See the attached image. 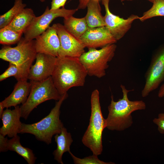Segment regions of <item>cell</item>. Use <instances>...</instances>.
<instances>
[{
	"mask_svg": "<svg viewBox=\"0 0 164 164\" xmlns=\"http://www.w3.org/2000/svg\"><path fill=\"white\" fill-rule=\"evenodd\" d=\"M87 75L79 57L65 56L57 57L51 77L61 95L71 87L83 86Z\"/></svg>",
	"mask_w": 164,
	"mask_h": 164,
	"instance_id": "obj_1",
	"label": "cell"
},
{
	"mask_svg": "<svg viewBox=\"0 0 164 164\" xmlns=\"http://www.w3.org/2000/svg\"><path fill=\"white\" fill-rule=\"evenodd\" d=\"M120 87L123 93L122 98L115 101L112 95L111 103L108 107L106 128L111 131H122L129 128L133 123L132 113L146 108V104L143 101H131L128 99V93L134 89L128 90L122 84Z\"/></svg>",
	"mask_w": 164,
	"mask_h": 164,
	"instance_id": "obj_2",
	"label": "cell"
},
{
	"mask_svg": "<svg viewBox=\"0 0 164 164\" xmlns=\"http://www.w3.org/2000/svg\"><path fill=\"white\" fill-rule=\"evenodd\" d=\"M68 96L67 93L61 95L50 113L39 121L32 124L22 123L19 133H29L34 135L38 140L49 145L51 143L53 136L60 134L63 126L60 119V108L63 101Z\"/></svg>",
	"mask_w": 164,
	"mask_h": 164,
	"instance_id": "obj_3",
	"label": "cell"
},
{
	"mask_svg": "<svg viewBox=\"0 0 164 164\" xmlns=\"http://www.w3.org/2000/svg\"><path fill=\"white\" fill-rule=\"evenodd\" d=\"M91 115L88 127L82 139L83 144L93 154L98 155L103 151L102 134L106 127V119L103 116L100 106L99 92L97 89L92 93Z\"/></svg>",
	"mask_w": 164,
	"mask_h": 164,
	"instance_id": "obj_4",
	"label": "cell"
},
{
	"mask_svg": "<svg viewBox=\"0 0 164 164\" xmlns=\"http://www.w3.org/2000/svg\"><path fill=\"white\" fill-rule=\"evenodd\" d=\"M117 46L114 44L108 45L100 50L88 48V51L79 57L90 76L99 78L106 75V70L108 67V62L114 56Z\"/></svg>",
	"mask_w": 164,
	"mask_h": 164,
	"instance_id": "obj_5",
	"label": "cell"
},
{
	"mask_svg": "<svg viewBox=\"0 0 164 164\" xmlns=\"http://www.w3.org/2000/svg\"><path fill=\"white\" fill-rule=\"evenodd\" d=\"M30 82L32 85L28 99L20 107L21 117L25 120L40 104L50 100L58 101L61 96L56 88L51 76L42 81Z\"/></svg>",
	"mask_w": 164,
	"mask_h": 164,
	"instance_id": "obj_6",
	"label": "cell"
},
{
	"mask_svg": "<svg viewBox=\"0 0 164 164\" xmlns=\"http://www.w3.org/2000/svg\"><path fill=\"white\" fill-rule=\"evenodd\" d=\"M37 53L35 40L22 37L16 46L2 47L0 50V58L19 67H31Z\"/></svg>",
	"mask_w": 164,
	"mask_h": 164,
	"instance_id": "obj_7",
	"label": "cell"
},
{
	"mask_svg": "<svg viewBox=\"0 0 164 164\" xmlns=\"http://www.w3.org/2000/svg\"><path fill=\"white\" fill-rule=\"evenodd\" d=\"M144 77L145 84L141 91L143 97L158 88L164 80V43L153 53Z\"/></svg>",
	"mask_w": 164,
	"mask_h": 164,
	"instance_id": "obj_8",
	"label": "cell"
},
{
	"mask_svg": "<svg viewBox=\"0 0 164 164\" xmlns=\"http://www.w3.org/2000/svg\"><path fill=\"white\" fill-rule=\"evenodd\" d=\"M77 9H68L63 7L55 10L50 9L47 6L44 12L41 15L36 17L32 23L23 33L27 40H32L45 32L50 26L52 22L58 17L64 19L68 18L75 14Z\"/></svg>",
	"mask_w": 164,
	"mask_h": 164,
	"instance_id": "obj_9",
	"label": "cell"
},
{
	"mask_svg": "<svg viewBox=\"0 0 164 164\" xmlns=\"http://www.w3.org/2000/svg\"><path fill=\"white\" fill-rule=\"evenodd\" d=\"M105 8V14L104 16L105 26L117 41L122 38L131 28L133 22L139 19V17L132 15L127 19L120 18L113 14L109 7V0H101Z\"/></svg>",
	"mask_w": 164,
	"mask_h": 164,
	"instance_id": "obj_10",
	"label": "cell"
},
{
	"mask_svg": "<svg viewBox=\"0 0 164 164\" xmlns=\"http://www.w3.org/2000/svg\"><path fill=\"white\" fill-rule=\"evenodd\" d=\"M56 25L60 42L59 57H79L85 52V47L80 39L69 32L64 25L59 23H56Z\"/></svg>",
	"mask_w": 164,
	"mask_h": 164,
	"instance_id": "obj_11",
	"label": "cell"
},
{
	"mask_svg": "<svg viewBox=\"0 0 164 164\" xmlns=\"http://www.w3.org/2000/svg\"><path fill=\"white\" fill-rule=\"evenodd\" d=\"M57 57L45 53H37L36 62L29 70L28 79L30 81H39L51 76Z\"/></svg>",
	"mask_w": 164,
	"mask_h": 164,
	"instance_id": "obj_12",
	"label": "cell"
},
{
	"mask_svg": "<svg viewBox=\"0 0 164 164\" xmlns=\"http://www.w3.org/2000/svg\"><path fill=\"white\" fill-rule=\"evenodd\" d=\"M37 53H43L56 57L59 56L60 42L57 33L56 24L50 26L35 40Z\"/></svg>",
	"mask_w": 164,
	"mask_h": 164,
	"instance_id": "obj_13",
	"label": "cell"
},
{
	"mask_svg": "<svg viewBox=\"0 0 164 164\" xmlns=\"http://www.w3.org/2000/svg\"><path fill=\"white\" fill-rule=\"evenodd\" d=\"M79 39L84 46L88 48H102L117 42L105 26L88 27Z\"/></svg>",
	"mask_w": 164,
	"mask_h": 164,
	"instance_id": "obj_14",
	"label": "cell"
},
{
	"mask_svg": "<svg viewBox=\"0 0 164 164\" xmlns=\"http://www.w3.org/2000/svg\"><path fill=\"white\" fill-rule=\"evenodd\" d=\"M20 117L21 111L19 106L12 110L6 108L4 110L1 118L3 125L0 128V134L12 138L17 135L22 124Z\"/></svg>",
	"mask_w": 164,
	"mask_h": 164,
	"instance_id": "obj_15",
	"label": "cell"
},
{
	"mask_svg": "<svg viewBox=\"0 0 164 164\" xmlns=\"http://www.w3.org/2000/svg\"><path fill=\"white\" fill-rule=\"evenodd\" d=\"M28 80L24 79L17 81L12 93L1 101L5 108L15 107L25 103L30 93L32 85L31 82L27 81Z\"/></svg>",
	"mask_w": 164,
	"mask_h": 164,
	"instance_id": "obj_16",
	"label": "cell"
},
{
	"mask_svg": "<svg viewBox=\"0 0 164 164\" xmlns=\"http://www.w3.org/2000/svg\"><path fill=\"white\" fill-rule=\"evenodd\" d=\"M54 138L57 144L56 149L53 152L54 159L58 163L63 164L62 160L63 154L66 152L69 153L70 152V147L73 142L71 134L63 127L61 133L55 135Z\"/></svg>",
	"mask_w": 164,
	"mask_h": 164,
	"instance_id": "obj_17",
	"label": "cell"
},
{
	"mask_svg": "<svg viewBox=\"0 0 164 164\" xmlns=\"http://www.w3.org/2000/svg\"><path fill=\"white\" fill-rule=\"evenodd\" d=\"M36 17L34 11L31 8H25L4 28L23 33Z\"/></svg>",
	"mask_w": 164,
	"mask_h": 164,
	"instance_id": "obj_18",
	"label": "cell"
},
{
	"mask_svg": "<svg viewBox=\"0 0 164 164\" xmlns=\"http://www.w3.org/2000/svg\"><path fill=\"white\" fill-rule=\"evenodd\" d=\"M87 7V11L85 17L88 27L92 28L105 26L99 0H90Z\"/></svg>",
	"mask_w": 164,
	"mask_h": 164,
	"instance_id": "obj_19",
	"label": "cell"
},
{
	"mask_svg": "<svg viewBox=\"0 0 164 164\" xmlns=\"http://www.w3.org/2000/svg\"><path fill=\"white\" fill-rule=\"evenodd\" d=\"M7 149L8 150L15 152L23 157L29 164L35 163L37 158L35 156L32 150L21 145L20 137L17 135L8 140Z\"/></svg>",
	"mask_w": 164,
	"mask_h": 164,
	"instance_id": "obj_20",
	"label": "cell"
},
{
	"mask_svg": "<svg viewBox=\"0 0 164 164\" xmlns=\"http://www.w3.org/2000/svg\"><path fill=\"white\" fill-rule=\"evenodd\" d=\"M64 26L69 32L79 39L88 27L85 16L78 18L71 16L64 19Z\"/></svg>",
	"mask_w": 164,
	"mask_h": 164,
	"instance_id": "obj_21",
	"label": "cell"
},
{
	"mask_svg": "<svg viewBox=\"0 0 164 164\" xmlns=\"http://www.w3.org/2000/svg\"><path fill=\"white\" fill-rule=\"evenodd\" d=\"M30 67H19L9 63L8 68L0 75V81H2L11 76L14 77L18 81L24 79H28Z\"/></svg>",
	"mask_w": 164,
	"mask_h": 164,
	"instance_id": "obj_22",
	"label": "cell"
},
{
	"mask_svg": "<svg viewBox=\"0 0 164 164\" xmlns=\"http://www.w3.org/2000/svg\"><path fill=\"white\" fill-rule=\"evenodd\" d=\"M26 5L22 0H15L12 7L7 12L0 16V29L8 26L23 9Z\"/></svg>",
	"mask_w": 164,
	"mask_h": 164,
	"instance_id": "obj_23",
	"label": "cell"
},
{
	"mask_svg": "<svg viewBox=\"0 0 164 164\" xmlns=\"http://www.w3.org/2000/svg\"><path fill=\"white\" fill-rule=\"evenodd\" d=\"M23 33L10 29H0V43L9 45L17 43Z\"/></svg>",
	"mask_w": 164,
	"mask_h": 164,
	"instance_id": "obj_24",
	"label": "cell"
},
{
	"mask_svg": "<svg viewBox=\"0 0 164 164\" xmlns=\"http://www.w3.org/2000/svg\"><path fill=\"white\" fill-rule=\"evenodd\" d=\"M153 3L152 7L139 17L141 21L143 22L154 17L164 16V0H155Z\"/></svg>",
	"mask_w": 164,
	"mask_h": 164,
	"instance_id": "obj_25",
	"label": "cell"
},
{
	"mask_svg": "<svg viewBox=\"0 0 164 164\" xmlns=\"http://www.w3.org/2000/svg\"><path fill=\"white\" fill-rule=\"evenodd\" d=\"M75 164H112L114 162H105L100 160L97 155L93 154L83 159L76 157L71 152H69Z\"/></svg>",
	"mask_w": 164,
	"mask_h": 164,
	"instance_id": "obj_26",
	"label": "cell"
},
{
	"mask_svg": "<svg viewBox=\"0 0 164 164\" xmlns=\"http://www.w3.org/2000/svg\"><path fill=\"white\" fill-rule=\"evenodd\" d=\"M153 122L158 127V130L161 134H164V113L159 114L157 118H155Z\"/></svg>",
	"mask_w": 164,
	"mask_h": 164,
	"instance_id": "obj_27",
	"label": "cell"
},
{
	"mask_svg": "<svg viewBox=\"0 0 164 164\" xmlns=\"http://www.w3.org/2000/svg\"><path fill=\"white\" fill-rule=\"evenodd\" d=\"M67 0H52L51 2V10H55L60 9L61 7L64 6Z\"/></svg>",
	"mask_w": 164,
	"mask_h": 164,
	"instance_id": "obj_28",
	"label": "cell"
},
{
	"mask_svg": "<svg viewBox=\"0 0 164 164\" xmlns=\"http://www.w3.org/2000/svg\"><path fill=\"white\" fill-rule=\"evenodd\" d=\"M8 139L7 137L0 134V152H5L8 150L7 146Z\"/></svg>",
	"mask_w": 164,
	"mask_h": 164,
	"instance_id": "obj_29",
	"label": "cell"
},
{
	"mask_svg": "<svg viewBox=\"0 0 164 164\" xmlns=\"http://www.w3.org/2000/svg\"><path fill=\"white\" fill-rule=\"evenodd\" d=\"M90 0H79V4L77 8L79 9H84L87 7Z\"/></svg>",
	"mask_w": 164,
	"mask_h": 164,
	"instance_id": "obj_30",
	"label": "cell"
},
{
	"mask_svg": "<svg viewBox=\"0 0 164 164\" xmlns=\"http://www.w3.org/2000/svg\"><path fill=\"white\" fill-rule=\"evenodd\" d=\"M158 96L159 98L164 97V83L160 86L158 93Z\"/></svg>",
	"mask_w": 164,
	"mask_h": 164,
	"instance_id": "obj_31",
	"label": "cell"
},
{
	"mask_svg": "<svg viewBox=\"0 0 164 164\" xmlns=\"http://www.w3.org/2000/svg\"><path fill=\"white\" fill-rule=\"evenodd\" d=\"M5 108L3 104L1 102H0V118H1L2 115L4 112V109Z\"/></svg>",
	"mask_w": 164,
	"mask_h": 164,
	"instance_id": "obj_32",
	"label": "cell"
},
{
	"mask_svg": "<svg viewBox=\"0 0 164 164\" xmlns=\"http://www.w3.org/2000/svg\"><path fill=\"white\" fill-rule=\"evenodd\" d=\"M121 1H132V0H120ZM148 0V1H149L152 2V3H153L154 1L155 0Z\"/></svg>",
	"mask_w": 164,
	"mask_h": 164,
	"instance_id": "obj_33",
	"label": "cell"
},
{
	"mask_svg": "<svg viewBox=\"0 0 164 164\" xmlns=\"http://www.w3.org/2000/svg\"><path fill=\"white\" fill-rule=\"evenodd\" d=\"M39 1L42 2H45L46 0H39Z\"/></svg>",
	"mask_w": 164,
	"mask_h": 164,
	"instance_id": "obj_34",
	"label": "cell"
}]
</instances>
